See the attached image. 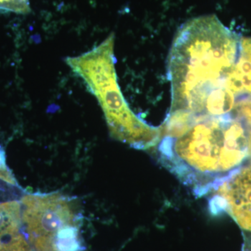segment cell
Returning a JSON list of instances; mask_svg holds the SVG:
<instances>
[{"label":"cell","mask_w":251,"mask_h":251,"mask_svg":"<svg viewBox=\"0 0 251 251\" xmlns=\"http://www.w3.org/2000/svg\"><path fill=\"white\" fill-rule=\"evenodd\" d=\"M22 208L18 201L0 202V240L19 232Z\"/></svg>","instance_id":"8992f818"},{"label":"cell","mask_w":251,"mask_h":251,"mask_svg":"<svg viewBox=\"0 0 251 251\" xmlns=\"http://www.w3.org/2000/svg\"><path fill=\"white\" fill-rule=\"evenodd\" d=\"M242 37L215 17L198 18L179 29L168 57L171 110L197 105L207 97L237 62Z\"/></svg>","instance_id":"7a4b0ae2"},{"label":"cell","mask_w":251,"mask_h":251,"mask_svg":"<svg viewBox=\"0 0 251 251\" xmlns=\"http://www.w3.org/2000/svg\"><path fill=\"white\" fill-rule=\"evenodd\" d=\"M0 179L9 184L13 185V186H16L17 184L14 176L11 174V171H9L6 165L0 166Z\"/></svg>","instance_id":"9c48e42d"},{"label":"cell","mask_w":251,"mask_h":251,"mask_svg":"<svg viewBox=\"0 0 251 251\" xmlns=\"http://www.w3.org/2000/svg\"><path fill=\"white\" fill-rule=\"evenodd\" d=\"M209 210L216 216L227 213L243 229L251 232V160L214 191Z\"/></svg>","instance_id":"5b68a950"},{"label":"cell","mask_w":251,"mask_h":251,"mask_svg":"<svg viewBox=\"0 0 251 251\" xmlns=\"http://www.w3.org/2000/svg\"><path fill=\"white\" fill-rule=\"evenodd\" d=\"M4 165H6V163H5L4 153V151L0 149V166H4Z\"/></svg>","instance_id":"30bf717a"},{"label":"cell","mask_w":251,"mask_h":251,"mask_svg":"<svg viewBox=\"0 0 251 251\" xmlns=\"http://www.w3.org/2000/svg\"><path fill=\"white\" fill-rule=\"evenodd\" d=\"M156 147L162 166L202 197L251 161V117L169 112Z\"/></svg>","instance_id":"6da1fadb"},{"label":"cell","mask_w":251,"mask_h":251,"mask_svg":"<svg viewBox=\"0 0 251 251\" xmlns=\"http://www.w3.org/2000/svg\"><path fill=\"white\" fill-rule=\"evenodd\" d=\"M115 36L76 57H67V65L84 81L105 114L112 136L137 150L156 147L161 129L137 116L124 98L117 82L114 52Z\"/></svg>","instance_id":"3957f363"},{"label":"cell","mask_w":251,"mask_h":251,"mask_svg":"<svg viewBox=\"0 0 251 251\" xmlns=\"http://www.w3.org/2000/svg\"><path fill=\"white\" fill-rule=\"evenodd\" d=\"M29 11V0H0V12L27 14Z\"/></svg>","instance_id":"ba28073f"},{"label":"cell","mask_w":251,"mask_h":251,"mask_svg":"<svg viewBox=\"0 0 251 251\" xmlns=\"http://www.w3.org/2000/svg\"><path fill=\"white\" fill-rule=\"evenodd\" d=\"M0 251H32L22 234L18 233L0 240Z\"/></svg>","instance_id":"52a82bcc"},{"label":"cell","mask_w":251,"mask_h":251,"mask_svg":"<svg viewBox=\"0 0 251 251\" xmlns=\"http://www.w3.org/2000/svg\"><path fill=\"white\" fill-rule=\"evenodd\" d=\"M21 204L22 222L35 251H55L59 231L80 224V215L72 200L62 195H27L21 200Z\"/></svg>","instance_id":"277c9868"}]
</instances>
